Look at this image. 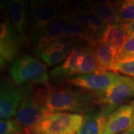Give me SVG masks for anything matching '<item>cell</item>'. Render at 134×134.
Returning a JSON list of instances; mask_svg holds the SVG:
<instances>
[{"label": "cell", "mask_w": 134, "mask_h": 134, "mask_svg": "<svg viewBox=\"0 0 134 134\" xmlns=\"http://www.w3.org/2000/svg\"><path fill=\"white\" fill-rule=\"evenodd\" d=\"M98 72L94 46H90L86 52L80 57L77 63V75H88Z\"/></svg>", "instance_id": "obj_21"}, {"label": "cell", "mask_w": 134, "mask_h": 134, "mask_svg": "<svg viewBox=\"0 0 134 134\" xmlns=\"http://www.w3.org/2000/svg\"><path fill=\"white\" fill-rule=\"evenodd\" d=\"M85 115L58 112L46 115L27 134H75L81 128Z\"/></svg>", "instance_id": "obj_2"}, {"label": "cell", "mask_w": 134, "mask_h": 134, "mask_svg": "<svg viewBox=\"0 0 134 134\" xmlns=\"http://www.w3.org/2000/svg\"><path fill=\"white\" fill-rule=\"evenodd\" d=\"M121 75L113 72H96L88 75H80L72 77L69 80L70 84L83 91L92 92L99 94L106 91Z\"/></svg>", "instance_id": "obj_6"}, {"label": "cell", "mask_w": 134, "mask_h": 134, "mask_svg": "<svg viewBox=\"0 0 134 134\" xmlns=\"http://www.w3.org/2000/svg\"><path fill=\"white\" fill-rule=\"evenodd\" d=\"M130 104L132 105V107H133V110H134V100H133V101L130 103Z\"/></svg>", "instance_id": "obj_30"}, {"label": "cell", "mask_w": 134, "mask_h": 134, "mask_svg": "<svg viewBox=\"0 0 134 134\" xmlns=\"http://www.w3.org/2000/svg\"><path fill=\"white\" fill-rule=\"evenodd\" d=\"M89 45L84 47L75 48L72 51L69 55L63 61L62 64L55 67L52 70L50 76L54 81H63L69 77L76 75L77 63L80 57L86 52Z\"/></svg>", "instance_id": "obj_13"}, {"label": "cell", "mask_w": 134, "mask_h": 134, "mask_svg": "<svg viewBox=\"0 0 134 134\" xmlns=\"http://www.w3.org/2000/svg\"><path fill=\"white\" fill-rule=\"evenodd\" d=\"M23 98L22 90L9 81L1 83L0 90V117L2 120H10L16 115Z\"/></svg>", "instance_id": "obj_10"}, {"label": "cell", "mask_w": 134, "mask_h": 134, "mask_svg": "<svg viewBox=\"0 0 134 134\" xmlns=\"http://www.w3.org/2000/svg\"><path fill=\"white\" fill-rule=\"evenodd\" d=\"M62 38L79 39L92 46H94L99 41V38L95 34L69 20H67L63 29Z\"/></svg>", "instance_id": "obj_19"}, {"label": "cell", "mask_w": 134, "mask_h": 134, "mask_svg": "<svg viewBox=\"0 0 134 134\" xmlns=\"http://www.w3.org/2000/svg\"><path fill=\"white\" fill-rule=\"evenodd\" d=\"M122 25L126 30L128 36L134 35V19L130 21V22H128V23H123Z\"/></svg>", "instance_id": "obj_26"}, {"label": "cell", "mask_w": 134, "mask_h": 134, "mask_svg": "<svg viewBox=\"0 0 134 134\" xmlns=\"http://www.w3.org/2000/svg\"><path fill=\"white\" fill-rule=\"evenodd\" d=\"M63 2V0H62V2Z\"/></svg>", "instance_id": "obj_31"}, {"label": "cell", "mask_w": 134, "mask_h": 134, "mask_svg": "<svg viewBox=\"0 0 134 134\" xmlns=\"http://www.w3.org/2000/svg\"><path fill=\"white\" fill-rule=\"evenodd\" d=\"M67 22V18L65 14H60L50 25L43 31L40 35L38 39L35 41L36 51L39 52L48 43L62 38L63 29Z\"/></svg>", "instance_id": "obj_16"}, {"label": "cell", "mask_w": 134, "mask_h": 134, "mask_svg": "<svg viewBox=\"0 0 134 134\" xmlns=\"http://www.w3.org/2000/svg\"><path fill=\"white\" fill-rule=\"evenodd\" d=\"M111 72L121 73L127 76L134 77V60L115 63L112 68Z\"/></svg>", "instance_id": "obj_25"}, {"label": "cell", "mask_w": 134, "mask_h": 134, "mask_svg": "<svg viewBox=\"0 0 134 134\" xmlns=\"http://www.w3.org/2000/svg\"><path fill=\"white\" fill-rule=\"evenodd\" d=\"M75 48L73 39L60 38L43 47L39 55L48 66H53L64 61Z\"/></svg>", "instance_id": "obj_11"}, {"label": "cell", "mask_w": 134, "mask_h": 134, "mask_svg": "<svg viewBox=\"0 0 134 134\" xmlns=\"http://www.w3.org/2000/svg\"><path fill=\"white\" fill-rule=\"evenodd\" d=\"M58 5L31 2V16L33 20V37L35 41L48 25L60 16Z\"/></svg>", "instance_id": "obj_8"}, {"label": "cell", "mask_w": 134, "mask_h": 134, "mask_svg": "<svg viewBox=\"0 0 134 134\" xmlns=\"http://www.w3.org/2000/svg\"><path fill=\"white\" fill-rule=\"evenodd\" d=\"M35 95L46 114L58 112L86 113L98 104L94 93L75 90L71 85H44L35 90Z\"/></svg>", "instance_id": "obj_1"}, {"label": "cell", "mask_w": 134, "mask_h": 134, "mask_svg": "<svg viewBox=\"0 0 134 134\" xmlns=\"http://www.w3.org/2000/svg\"><path fill=\"white\" fill-rule=\"evenodd\" d=\"M10 75L16 84H42L48 83L47 68L40 60L29 55L16 59L10 67Z\"/></svg>", "instance_id": "obj_3"}, {"label": "cell", "mask_w": 134, "mask_h": 134, "mask_svg": "<svg viewBox=\"0 0 134 134\" xmlns=\"http://www.w3.org/2000/svg\"><path fill=\"white\" fill-rule=\"evenodd\" d=\"M121 134H134V127H132V128H130V130H128L125 131V133H123Z\"/></svg>", "instance_id": "obj_29"}, {"label": "cell", "mask_w": 134, "mask_h": 134, "mask_svg": "<svg viewBox=\"0 0 134 134\" xmlns=\"http://www.w3.org/2000/svg\"><path fill=\"white\" fill-rule=\"evenodd\" d=\"M19 34L8 19L0 25V64L5 67L9 63L14 62L17 56L20 46Z\"/></svg>", "instance_id": "obj_7"}, {"label": "cell", "mask_w": 134, "mask_h": 134, "mask_svg": "<svg viewBox=\"0 0 134 134\" xmlns=\"http://www.w3.org/2000/svg\"><path fill=\"white\" fill-rule=\"evenodd\" d=\"M31 2H36L44 4H51V5H58L62 3V0H31Z\"/></svg>", "instance_id": "obj_27"}, {"label": "cell", "mask_w": 134, "mask_h": 134, "mask_svg": "<svg viewBox=\"0 0 134 134\" xmlns=\"http://www.w3.org/2000/svg\"><path fill=\"white\" fill-rule=\"evenodd\" d=\"M94 52L98 64V72H111L115 63L117 51L108 44L98 41L94 46Z\"/></svg>", "instance_id": "obj_18"}, {"label": "cell", "mask_w": 134, "mask_h": 134, "mask_svg": "<svg viewBox=\"0 0 134 134\" xmlns=\"http://www.w3.org/2000/svg\"><path fill=\"white\" fill-rule=\"evenodd\" d=\"M117 15L121 24L134 19V0H118L115 4Z\"/></svg>", "instance_id": "obj_22"}, {"label": "cell", "mask_w": 134, "mask_h": 134, "mask_svg": "<svg viewBox=\"0 0 134 134\" xmlns=\"http://www.w3.org/2000/svg\"><path fill=\"white\" fill-rule=\"evenodd\" d=\"M0 134H27V133L16 120L1 119Z\"/></svg>", "instance_id": "obj_24"}, {"label": "cell", "mask_w": 134, "mask_h": 134, "mask_svg": "<svg viewBox=\"0 0 134 134\" xmlns=\"http://www.w3.org/2000/svg\"><path fill=\"white\" fill-rule=\"evenodd\" d=\"M96 2H100V3H113V4H116L118 0H94Z\"/></svg>", "instance_id": "obj_28"}, {"label": "cell", "mask_w": 134, "mask_h": 134, "mask_svg": "<svg viewBox=\"0 0 134 134\" xmlns=\"http://www.w3.org/2000/svg\"><path fill=\"white\" fill-rule=\"evenodd\" d=\"M128 37V34L122 24L107 25L100 40L108 44L118 51Z\"/></svg>", "instance_id": "obj_20"}, {"label": "cell", "mask_w": 134, "mask_h": 134, "mask_svg": "<svg viewBox=\"0 0 134 134\" xmlns=\"http://www.w3.org/2000/svg\"><path fill=\"white\" fill-rule=\"evenodd\" d=\"M21 90L23 98L16 113V121L27 132L47 114L37 99L33 84L24 85Z\"/></svg>", "instance_id": "obj_4"}, {"label": "cell", "mask_w": 134, "mask_h": 134, "mask_svg": "<svg viewBox=\"0 0 134 134\" xmlns=\"http://www.w3.org/2000/svg\"><path fill=\"white\" fill-rule=\"evenodd\" d=\"M82 8L90 11L106 25L118 24L120 23L115 4L100 3L94 0H86L83 3Z\"/></svg>", "instance_id": "obj_15"}, {"label": "cell", "mask_w": 134, "mask_h": 134, "mask_svg": "<svg viewBox=\"0 0 134 134\" xmlns=\"http://www.w3.org/2000/svg\"><path fill=\"white\" fill-rule=\"evenodd\" d=\"M96 95L98 104L102 107L105 115L108 116L118 106L134 97V78L121 75L106 91Z\"/></svg>", "instance_id": "obj_5"}, {"label": "cell", "mask_w": 134, "mask_h": 134, "mask_svg": "<svg viewBox=\"0 0 134 134\" xmlns=\"http://www.w3.org/2000/svg\"><path fill=\"white\" fill-rule=\"evenodd\" d=\"M134 60V35L128 36L124 44L117 51L115 63Z\"/></svg>", "instance_id": "obj_23"}, {"label": "cell", "mask_w": 134, "mask_h": 134, "mask_svg": "<svg viewBox=\"0 0 134 134\" xmlns=\"http://www.w3.org/2000/svg\"><path fill=\"white\" fill-rule=\"evenodd\" d=\"M134 127V110L132 105L119 106L107 117L102 134H117Z\"/></svg>", "instance_id": "obj_9"}, {"label": "cell", "mask_w": 134, "mask_h": 134, "mask_svg": "<svg viewBox=\"0 0 134 134\" xmlns=\"http://www.w3.org/2000/svg\"><path fill=\"white\" fill-rule=\"evenodd\" d=\"M81 128L77 134H102L107 115L100 105L96 104L88 110Z\"/></svg>", "instance_id": "obj_14"}, {"label": "cell", "mask_w": 134, "mask_h": 134, "mask_svg": "<svg viewBox=\"0 0 134 134\" xmlns=\"http://www.w3.org/2000/svg\"><path fill=\"white\" fill-rule=\"evenodd\" d=\"M65 15L67 20L74 22L83 26V28L88 29L89 31L95 34L99 38V40L107 25L96 15L82 8H75L65 13Z\"/></svg>", "instance_id": "obj_12"}, {"label": "cell", "mask_w": 134, "mask_h": 134, "mask_svg": "<svg viewBox=\"0 0 134 134\" xmlns=\"http://www.w3.org/2000/svg\"><path fill=\"white\" fill-rule=\"evenodd\" d=\"M10 19L20 37H23L26 24V1L7 0Z\"/></svg>", "instance_id": "obj_17"}]
</instances>
